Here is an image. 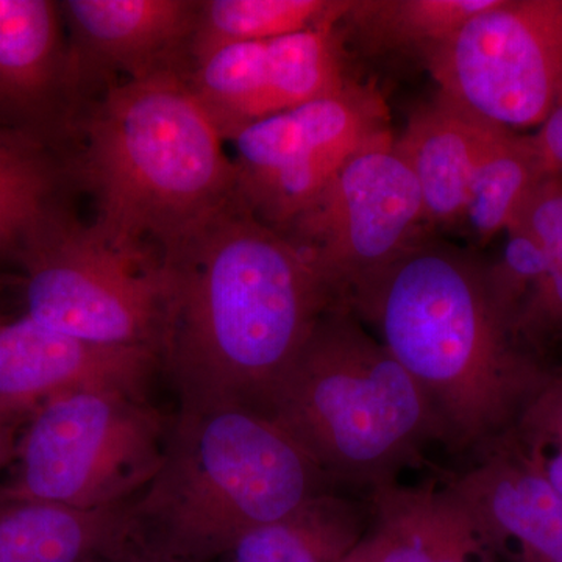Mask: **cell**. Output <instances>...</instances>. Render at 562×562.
<instances>
[{
  "mask_svg": "<svg viewBox=\"0 0 562 562\" xmlns=\"http://www.w3.org/2000/svg\"><path fill=\"white\" fill-rule=\"evenodd\" d=\"M369 562H498L479 525L447 484L371 487Z\"/></svg>",
  "mask_w": 562,
  "mask_h": 562,
  "instance_id": "2e32d148",
  "label": "cell"
},
{
  "mask_svg": "<svg viewBox=\"0 0 562 562\" xmlns=\"http://www.w3.org/2000/svg\"><path fill=\"white\" fill-rule=\"evenodd\" d=\"M514 439L527 454L528 460L542 473L543 479L562 497V441H557V439H528L525 441L516 436Z\"/></svg>",
  "mask_w": 562,
  "mask_h": 562,
  "instance_id": "83f0119b",
  "label": "cell"
},
{
  "mask_svg": "<svg viewBox=\"0 0 562 562\" xmlns=\"http://www.w3.org/2000/svg\"><path fill=\"white\" fill-rule=\"evenodd\" d=\"M532 139L547 172L562 176V85L552 111Z\"/></svg>",
  "mask_w": 562,
  "mask_h": 562,
  "instance_id": "f1b7e54d",
  "label": "cell"
},
{
  "mask_svg": "<svg viewBox=\"0 0 562 562\" xmlns=\"http://www.w3.org/2000/svg\"><path fill=\"white\" fill-rule=\"evenodd\" d=\"M16 261L24 272L25 316L76 338L160 358L168 305L160 250L116 241L60 211Z\"/></svg>",
  "mask_w": 562,
  "mask_h": 562,
  "instance_id": "52a82bcc",
  "label": "cell"
},
{
  "mask_svg": "<svg viewBox=\"0 0 562 562\" xmlns=\"http://www.w3.org/2000/svg\"><path fill=\"white\" fill-rule=\"evenodd\" d=\"M505 128L439 92L413 114L394 147L419 184L425 221H462L476 166Z\"/></svg>",
  "mask_w": 562,
  "mask_h": 562,
  "instance_id": "e0dca14e",
  "label": "cell"
},
{
  "mask_svg": "<svg viewBox=\"0 0 562 562\" xmlns=\"http://www.w3.org/2000/svg\"><path fill=\"white\" fill-rule=\"evenodd\" d=\"M168 305L160 351L184 412H268L281 376L336 306L312 258L238 195L162 251Z\"/></svg>",
  "mask_w": 562,
  "mask_h": 562,
  "instance_id": "6da1fadb",
  "label": "cell"
},
{
  "mask_svg": "<svg viewBox=\"0 0 562 562\" xmlns=\"http://www.w3.org/2000/svg\"><path fill=\"white\" fill-rule=\"evenodd\" d=\"M60 3L0 0V127L58 143L81 76Z\"/></svg>",
  "mask_w": 562,
  "mask_h": 562,
  "instance_id": "4fadbf2b",
  "label": "cell"
},
{
  "mask_svg": "<svg viewBox=\"0 0 562 562\" xmlns=\"http://www.w3.org/2000/svg\"><path fill=\"white\" fill-rule=\"evenodd\" d=\"M498 0H350L342 21L372 50H420L453 36Z\"/></svg>",
  "mask_w": 562,
  "mask_h": 562,
  "instance_id": "603a6c76",
  "label": "cell"
},
{
  "mask_svg": "<svg viewBox=\"0 0 562 562\" xmlns=\"http://www.w3.org/2000/svg\"><path fill=\"white\" fill-rule=\"evenodd\" d=\"M192 92L228 139L251 122L313 101L316 70L297 35L231 44L194 60Z\"/></svg>",
  "mask_w": 562,
  "mask_h": 562,
  "instance_id": "5bb4252c",
  "label": "cell"
},
{
  "mask_svg": "<svg viewBox=\"0 0 562 562\" xmlns=\"http://www.w3.org/2000/svg\"><path fill=\"white\" fill-rule=\"evenodd\" d=\"M547 176L532 135L505 128L476 166L461 222L469 225L476 241L490 243L508 231Z\"/></svg>",
  "mask_w": 562,
  "mask_h": 562,
  "instance_id": "7402d4cb",
  "label": "cell"
},
{
  "mask_svg": "<svg viewBox=\"0 0 562 562\" xmlns=\"http://www.w3.org/2000/svg\"><path fill=\"white\" fill-rule=\"evenodd\" d=\"M173 417L146 395L79 391L29 417L0 498L103 509L136 501L165 461Z\"/></svg>",
  "mask_w": 562,
  "mask_h": 562,
  "instance_id": "8992f818",
  "label": "cell"
},
{
  "mask_svg": "<svg viewBox=\"0 0 562 562\" xmlns=\"http://www.w3.org/2000/svg\"><path fill=\"white\" fill-rule=\"evenodd\" d=\"M512 431L519 439L562 441V372H550L514 422Z\"/></svg>",
  "mask_w": 562,
  "mask_h": 562,
  "instance_id": "4316f807",
  "label": "cell"
},
{
  "mask_svg": "<svg viewBox=\"0 0 562 562\" xmlns=\"http://www.w3.org/2000/svg\"><path fill=\"white\" fill-rule=\"evenodd\" d=\"M368 516L360 503L327 492L246 532L216 562H341L364 539Z\"/></svg>",
  "mask_w": 562,
  "mask_h": 562,
  "instance_id": "ffe728a7",
  "label": "cell"
},
{
  "mask_svg": "<svg viewBox=\"0 0 562 562\" xmlns=\"http://www.w3.org/2000/svg\"><path fill=\"white\" fill-rule=\"evenodd\" d=\"M480 450V460L446 483L471 513L498 561L562 562V497L512 431Z\"/></svg>",
  "mask_w": 562,
  "mask_h": 562,
  "instance_id": "7c38bea8",
  "label": "cell"
},
{
  "mask_svg": "<svg viewBox=\"0 0 562 562\" xmlns=\"http://www.w3.org/2000/svg\"><path fill=\"white\" fill-rule=\"evenodd\" d=\"M506 235L508 241L501 260L484 268L483 272L492 308L512 338L517 314L546 277L549 261L542 247L519 225L508 227Z\"/></svg>",
  "mask_w": 562,
  "mask_h": 562,
  "instance_id": "cb8c5ba5",
  "label": "cell"
},
{
  "mask_svg": "<svg viewBox=\"0 0 562 562\" xmlns=\"http://www.w3.org/2000/svg\"><path fill=\"white\" fill-rule=\"evenodd\" d=\"M94 562H192L181 560L179 557L165 552L158 547L144 541L135 532H132L131 538L125 539L120 546L114 547L109 553L103 554Z\"/></svg>",
  "mask_w": 562,
  "mask_h": 562,
  "instance_id": "f546056e",
  "label": "cell"
},
{
  "mask_svg": "<svg viewBox=\"0 0 562 562\" xmlns=\"http://www.w3.org/2000/svg\"><path fill=\"white\" fill-rule=\"evenodd\" d=\"M350 0H206L199 5L192 60L231 44L281 38L338 24Z\"/></svg>",
  "mask_w": 562,
  "mask_h": 562,
  "instance_id": "44dd1931",
  "label": "cell"
},
{
  "mask_svg": "<svg viewBox=\"0 0 562 562\" xmlns=\"http://www.w3.org/2000/svg\"><path fill=\"white\" fill-rule=\"evenodd\" d=\"M335 482L268 414L243 406L173 416L165 461L133 502V532L192 562H216Z\"/></svg>",
  "mask_w": 562,
  "mask_h": 562,
  "instance_id": "277c9868",
  "label": "cell"
},
{
  "mask_svg": "<svg viewBox=\"0 0 562 562\" xmlns=\"http://www.w3.org/2000/svg\"><path fill=\"white\" fill-rule=\"evenodd\" d=\"M133 502L79 509L0 498V562H94L131 538Z\"/></svg>",
  "mask_w": 562,
  "mask_h": 562,
  "instance_id": "ac0fdd59",
  "label": "cell"
},
{
  "mask_svg": "<svg viewBox=\"0 0 562 562\" xmlns=\"http://www.w3.org/2000/svg\"><path fill=\"white\" fill-rule=\"evenodd\" d=\"M387 133L382 99L357 83L251 122L228 138L236 151V195L258 220L284 231L355 154Z\"/></svg>",
  "mask_w": 562,
  "mask_h": 562,
  "instance_id": "9c48e42d",
  "label": "cell"
},
{
  "mask_svg": "<svg viewBox=\"0 0 562 562\" xmlns=\"http://www.w3.org/2000/svg\"><path fill=\"white\" fill-rule=\"evenodd\" d=\"M5 321H7V317H3L2 314H0V325H2L3 322H5Z\"/></svg>",
  "mask_w": 562,
  "mask_h": 562,
  "instance_id": "d6a6232c",
  "label": "cell"
},
{
  "mask_svg": "<svg viewBox=\"0 0 562 562\" xmlns=\"http://www.w3.org/2000/svg\"><path fill=\"white\" fill-rule=\"evenodd\" d=\"M27 420L0 412V473L7 471L13 460L18 438Z\"/></svg>",
  "mask_w": 562,
  "mask_h": 562,
  "instance_id": "4dcf8cb0",
  "label": "cell"
},
{
  "mask_svg": "<svg viewBox=\"0 0 562 562\" xmlns=\"http://www.w3.org/2000/svg\"><path fill=\"white\" fill-rule=\"evenodd\" d=\"M483 269L453 247L419 239L344 301L376 328L427 395L446 442L460 450L482 449L512 430L552 372L509 338Z\"/></svg>",
  "mask_w": 562,
  "mask_h": 562,
  "instance_id": "7a4b0ae2",
  "label": "cell"
},
{
  "mask_svg": "<svg viewBox=\"0 0 562 562\" xmlns=\"http://www.w3.org/2000/svg\"><path fill=\"white\" fill-rule=\"evenodd\" d=\"M341 562H369L368 554H366L362 543H358V546L355 547L353 552L347 554Z\"/></svg>",
  "mask_w": 562,
  "mask_h": 562,
  "instance_id": "1f68e13d",
  "label": "cell"
},
{
  "mask_svg": "<svg viewBox=\"0 0 562 562\" xmlns=\"http://www.w3.org/2000/svg\"><path fill=\"white\" fill-rule=\"evenodd\" d=\"M512 225L530 233L542 247L549 269H562V176L549 173L531 192Z\"/></svg>",
  "mask_w": 562,
  "mask_h": 562,
  "instance_id": "484cf974",
  "label": "cell"
},
{
  "mask_svg": "<svg viewBox=\"0 0 562 562\" xmlns=\"http://www.w3.org/2000/svg\"><path fill=\"white\" fill-rule=\"evenodd\" d=\"M201 2L191 0H66L60 2L76 40L77 65L121 70L127 79L173 65L183 47L190 50Z\"/></svg>",
  "mask_w": 562,
  "mask_h": 562,
  "instance_id": "9a60e30c",
  "label": "cell"
},
{
  "mask_svg": "<svg viewBox=\"0 0 562 562\" xmlns=\"http://www.w3.org/2000/svg\"><path fill=\"white\" fill-rule=\"evenodd\" d=\"M268 416L333 482H394L430 441L446 442L416 380L346 306H333L281 376Z\"/></svg>",
  "mask_w": 562,
  "mask_h": 562,
  "instance_id": "5b68a950",
  "label": "cell"
},
{
  "mask_svg": "<svg viewBox=\"0 0 562 562\" xmlns=\"http://www.w3.org/2000/svg\"><path fill=\"white\" fill-rule=\"evenodd\" d=\"M161 372L154 351L105 346L22 316L0 325V412L27 420L44 403L79 391L146 395Z\"/></svg>",
  "mask_w": 562,
  "mask_h": 562,
  "instance_id": "8fae6325",
  "label": "cell"
},
{
  "mask_svg": "<svg viewBox=\"0 0 562 562\" xmlns=\"http://www.w3.org/2000/svg\"><path fill=\"white\" fill-rule=\"evenodd\" d=\"M81 157L99 202V228L165 251L236 198L224 138L179 69L125 79L85 125Z\"/></svg>",
  "mask_w": 562,
  "mask_h": 562,
  "instance_id": "3957f363",
  "label": "cell"
},
{
  "mask_svg": "<svg viewBox=\"0 0 562 562\" xmlns=\"http://www.w3.org/2000/svg\"><path fill=\"white\" fill-rule=\"evenodd\" d=\"M425 222L419 184L387 133L355 154L288 228L342 305L355 284L419 241Z\"/></svg>",
  "mask_w": 562,
  "mask_h": 562,
  "instance_id": "30bf717a",
  "label": "cell"
},
{
  "mask_svg": "<svg viewBox=\"0 0 562 562\" xmlns=\"http://www.w3.org/2000/svg\"><path fill=\"white\" fill-rule=\"evenodd\" d=\"M70 176L55 140L0 127V258L16 261L32 236L63 211Z\"/></svg>",
  "mask_w": 562,
  "mask_h": 562,
  "instance_id": "d6986e66",
  "label": "cell"
},
{
  "mask_svg": "<svg viewBox=\"0 0 562 562\" xmlns=\"http://www.w3.org/2000/svg\"><path fill=\"white\" fill-rule=\"evenodd\" d=\"M439 94L506 128L536 127L562 85V0H498L424 55Z\"/></svg>",
  "mask_w": 562,
  "mask_h": 562,
  "instance_id": "ba28073f",
  "label": "cell"
},
{
  "mask_svg": "<svg viewBox=\"0 0 562 562\" xmlns=\"http://www.w3.org/2000/svg\"><path fill=\"white\" fill-rule=\"evenodd\" d=\"M512 339L536 361L541 351L562 342V269L547 271L531 292L514 322Z\"/></svg>",
  "mask_w": 562,
  "mask_h": 562,
  "instance_id": "d4e9b609",
  "label": "cell"
}]
</instances>
